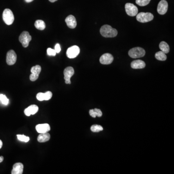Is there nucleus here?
<instances>
[{"instance_id":"obj_1","label":"nucleus","mask_w":174,"mask_h":174,"mask_svg":"<svg viewBox=\"0 0 174 174\" xmlns=\"http://www.w3.org/2000/svg\"><path fill=\"white\" fill-rule=\"evenodd\" d=\"M100 34L103 37H116L118 35V31L116 29L113 28L111 26L105 25L101 28Z\"/></svg>"},{"instance_id":"obj_2","label":"nucleus","mask_w":174,"mask_h":174,"mask_svg":"<svg viewBox=\"0 0 174 174\" xmlns=\"http://www.w3.org/2000/svg\"><path fill=\"white\" fill-rule=\"evenodd\" d=\"M145 50L140 47L132 48L129 50L128 52L130 57L134 59L143 57L145 55Z\"/></svg>"},{"instance_id":"obj_3","label":"nucleus","mask_w":174,"mask_h":174,"mask_svg":"<svg viewBox=\"0 0 174 174\" xmlns=\"http://www.w3.org/2000/svg\"><path fill=\"white\" fill-rule=\"evenodd\" d=\"M2 18L5 24L10 25L14 22V16L13 12L9 9H5L2 14Z\"/></svg>"},{"instance_id":"obj_4","label":"nucleus","mask_w":174,"mask_h":174,"mask_svg":"<svg viewBox=\"0 0 174 174\" xmlns=\"http://www.w3.org/2000/svg\"><path fill=\"white\" fill-rule=\"evenodd\" d=\"M154 18V16L150 13L141 12L136 15V19L141 23H146L150 22Z\"/></svg>"},{"instance_id":"obj_5","label":"nucleus","mask_w":174,"mask_h":174,"mask_svg":"<svg viewBox=\"0 0 174 174\" xmlns=\"http://www.w3.org/2000/svg\"><path fill=\"white\" fill-rule=\"evenodd\" d=\"M32 40V36L29 32L27 31L23 32L19 37V41L22 43L23 47L27 48L28 47L29 43Z\"/></svg>"},{"instance_id":"obj_6","label":"nucleus","mask_w":174,"mask_h":174,"mask_svg":"<svg viewBox=\"0 0 174 174\" xmlns=\"http://www.w3.org/2000/svg\"><path fill=\"white\" fill-rule=\"evenodd\" d=\"M125 11L128 15L134 17L138 14L139 10L136 5L131 3H127L125 5Z\"/></svg>"},{"instance_id":"obj_7","label":"nucleus","mask_w":174,"mask_h":174,"mask_svg":"<svg viewBox=\"0 0 174 174\" xmlns=\"http://www.w3.org/2000/svg\"><path fill=\"white\" fill-rule=\"evenodd\" d=\"M80 53V49L77 45H73L68 48L66 52L67 57L70 59H74Z\"/></svg>"},{"instance_id":"obj_8","label":"nucleus","mask_w":174,"mask_h":174,"mask_svg":"<svg viewBox=\"0 0 174 174\" xmlns=\"http://www.w3.org/2000/svg\"><path fill=\"white\" fill-rule=\"evenodd\" d=\"M75 73L74 68L72 67H67L65 69L63 74H64V79H65V82L67 84H70L71 83L70 79L72 76L74 75Z\"/></svg>"},{"instance_id":"obj_9","label":"nucleus","mask_w":174,"mask_h":174,"mask_svg":"<svg viewBox=\"0 0 174 174\" xmlns=\"http://www.w3.org/2000/svg\"><path fill=\"white\" fill-rule=\"evenodd\" d=\"M17 56L13 50H10L8 52L6 55V62L9 65H12L16 63Z\"/></svg>"},{"instance_id":"obj_10","label":"nucleus","mask_w":174,"mask_h":174,"mask_svg":"<svg viewBox=\"0 0 174 174\" xmlns=\"http://www.w3.org/2000/svg\"><path fill=\"white\" fill-rule=\"evenodd\" d=\"M168 10V3L166 0H162L158 5L157 11L159 14L164 15Z\"/></svg>"},{"instance_id":"obj_11","label":"nucleus","mask_w":174,"mask_h":174,"mask_svg":"<svg viewBox=\"0 0 174 174\" xmlns=\"http://www.w3.org/2000/svg\"><path fill=\"white\" fill-rule=\"evenodd\" d=\"M114 58L111 54L109 53H105L102 55L100 58V62L103 65H109L113 61Z\"/></svg>"},{"instance_id":"obj_12","label":"nucleus","mask_w":174,"mask_h":174,"mask_svg":"<svg viewBox=\"0 0 174 174\" xmlns=\"http://www.w3.org/2000/svg\"><path fill=\"white\" fill-rule=\"evenodd\" d=\"M66 23L67 24V26L71 29H74L76 27L77 23H76V19L75 17L73 15H69L66 18Z\"/></svg>"},{"instance_id":"obj_13","label":"nucleus","mask_w":174,"mask_h":174,"mask_svg":"<svg viewBox=\"0 0 174 174\" xmlns=\"http://www.w3.org/2000/svg\"><path fill=\"white\" fill-rule=\"evenodd\" d=\"M35 129L38 133L41 134L49 132L50 130V127L49 124L47 123L40 124L36 126Z\"/></svg>"},{"instance_id":"obj_14","label":"nucleus","mask_w":174,"mask_h":174,"mask_svg":"<svg viewBox=\"0 0 174 174\" xmlns=\"http://www.w3.org/2000/svg\"><path fill=\"white\" fill-rule=\"evenodd\" d=\"M38 109H39L36 105H31L24 110V113L27 116H30L31 115H35L36 113L38 112Z\"/></svg>"},{"instance_id":"obj_15","label":"nucleus","mask_w":174,"mask_h":174,"mask_svg":"<svg viewBox=\"0 0 174 174\" xmlns=\"http://www.w3.org/2000/svg\"><path fill=\"white\" fill-rule=\"evenodd\" d=\"M23 165L20 162H17L14 164L13 169L11 171L12 174H22L23 171Z\"/></svg>"},{"instance_id":"obj_16","label":"nucleus","mask_w":174,"mask_h":174,"mask_svg":"<svg viewBox=\"0 0 174 174\" xmlns=\"http://www.w3.org/2000/svg\"><path fill=\"white\" fill-rule=\"evenodd\" d=\"M131 67L135 69H143L146 66L145 62L142 60H137L132 62L131 63Z\"/></svg>"},{"instance_id":"obj_17","label":"nucleus","mask_w":174,"mask_h":174,"mask_svg":"<svg viewBox=\"0 0 174 174\" xmlns=\"http://www.w3.org/2000/svg\"><path fill=\"white\" fill-rule=\"evenodd\" d=\"M50 139V134H49L48 132H45V133H41L38 136L37 140L40 143H44L48 141Z\"/></svg>"},{"instance_id":"obj_18","label":"nucleus","mask_w":174,"mask_h":174,"mask_svg":"<svg viewBox=\"0 0 174 174\" xmlns=\"http://www.w3.org/2000/svg\"><path fill=\"white\" fill-rule=\"evenodd\" d=\"M159 48L162 52H163L165 53H168L169 52V46L168 44L165 41H162L160 43L159 45Z\"/></svg>"},{"instance_id":"obj_19","label":"nucleus","mask_w":174,"mask_h":174,"mask_svg":"<svg viewBox=\"0 0 174 174\" xmlns=\"http://www.w3.org/2000/svg\"><path fill=\"white\" fill-rule=\"evenodd\" d=\"M35 26L36 29L41 30V31L44 30L45 28V23L42 20H36V22H35Z\"/></svg>"},{"instance_id":"obj_20","label":"nucleus","mask_w":174,"mask_h":174,"mask_svg":"<svg viewBox=\"0 0 174 174\" xmlns=\"http://www.w3.org/2000/svg\"><path fill=\"white\" fill-rule=\"evenodd\" d=\"M155 58L159 61H166L167 59V56L166 55V53L163 52H158L155 54Z\"/></svg>"},{"instance_id":"obj_21","label":"nucleus","mask_w":174,"mask_h":174,"mask_svg":"<svg viewBox=\"0 0 174 174\" xmlns=\"http://www.w3.org/2000/svg\"><path fill=\"white\" fill-rule=\"evenodd\" d=\"M41 71V67L39 65H36L35 66H33L31 70V72L32 74L38 75H39Z\"/></svg>"},{"instance_id":"obj_22","label":"nucleus","mask_w":174,"mask_h":174,"mask_svg":"<svg viewBox=\"0 0 174 174\" xmlns=\"http://www.w3.org/2000/svg\"><path fill=\"white\" fill-rule=\"evenodd\" d=\"M91 130L92 132H99L103 131V128L101 125H93L91 126Z\"/></svg>"},{"instance_id":"obj_23","label":"nucleus","mask_w":174,"mask_h":174,"mask_svg":"<svg viewBox=\"0 0 174 174\" xmlns=\"http://www.w3.org/2000/svg\"><path fill=\"white\" fill-rule=\"evenodd\" d=\"M0 101L5 105H7L9 103L8 99L4 94H0Z\"/></svg>"},{"instance_id":"obj_24","label":"nucleus","mask_w":174,"mask_h":174,"mask_svg":"<svg viewBox=\"0 0 174 174\" xmlns=\"http://www.w3.org/2000/svg\"><path fill=\"white\" fill-rule=\"evenodd\" d=\"M150 0H136V4L139 6H144L149 4Z\"/></svg>"},{"instance_id":"obj_25","label":"nucleus","mask_w":174,"mask_h":174,"mask_svg":"<svg viewBox=\"0 0 174 174\" xmlns=\"http://www.w3.org/2000/svg\"><path fill=\"white\" fill-rule=\"evenodd\" d=\"M17 138L20 141L24 142H28L30 140V138L28 136H25L24 135H18Z\"/></svg>"},{"instance_id":"obj_26","label":"nucleus","mask_w":174,"mask_h":174,"mask_svg":"<svg viewBox=\"0 0 174 174\" xmlns=\"http://www.w3.org/2000/svg\"><path fill=\"white\" fill-rule=\"evenodd\" d=\"M52 93L50 91H48L44 93V100H49L52 98Z\"/></svg>"},{"instance_id":"obj_27","label":"nucleus","mask_w":174,"mask_h":174,"mask_svg":"<svg viewBox=\"0 0 174 174\" xmlns=\"http://www.w3.org/2000/svg\"><path fill=\"white\" fill-rule=\"evenodd\" d=\"M47 53L49 56H55L56 55L55 50L51 48H49L47 49Z\"/></svg>"},{"instance_id":"obj_28","label":"nucleus","mask_w":174,"mask_h":174,"mask_svg":"<svg viewBox=\"0 0 174 174\" xmlns=\"http://www.w3.org/2000/svg\"><path fill=\"white\" fill-rule=\"evenodd\" d=\"M36 98L37 100L40 101H43L44 100V93L42 92H39L37 94Z\"/></svg>"},{"instance_id":"obj_29","label":"nucleus","mask_w":174,"mask_h":174,"mask_svg":"<svg viewBox=\"0 0 174 174\" xmlns=\"http://www.w3.org/2000/svg\"><path fill=\"white\" fill-rule=\"evenodd\" d=\"M38 77H39V75L32 73L31 75L30 76V80H31L32 81H36L38 79Z\"/></svg>"},{"instance_id":"obj_30","label":"nucleus","mask_w":174,"mask_h":174,"mask_svg":"<svg viewBox=\"0 0 174 174\" xmlns=\"http://www.w3.org/2000/svg\"><path fill=\"white\" fill-rule=\"evenodd\" d=\"M94 111L95 112L97 117H101L102 116V112L100 109H94Z\"/></svg>"},{"instance_id":"obj_31","label":"nucleus","mask_w":174,"mask_h":174,"mask_svg":"<svg viewBox=\"0 0 174 174\" xmlns=\"http://www.w3.org/2000/svg\"><path fill=\"white\" fill-rule=\"evenodd\" d=\"M54 50H55L56 53H59L60 52L61 50V46H60L59 44H57L55 45V49H54Z\"/></svg>"},{"instance_id":"obj_32","label":"nucleus","mask_w":174,"mask_h":174,"mask_svg":"<svg viewBox=\"0 0 174 174\" xmlns=\"http://www.w3.org/2000/svg\"><path fill=\"white\" fill-rule=\"evenodd\" d=\"M89 115L90 116H92L93 118H96L97 117L96 115L95 112L94 111V109H91L89 111Z\"/></svg>"},{"instance_id":"obj_33","label":"nucleus","mask_w":174,"mask_h":174,"mask_svg":"<svg viewBox=\"0 0 174 174\" xmlns=\"http://www.w3.org/2000/svg\"><path fill=\"white\" fill-rule=\"evenodd\" d=\"M4 157L0 156V163L2 162V161H4Z\"/></svg>"},{"instance_id":"obj_34","label":"nucleus","mask_w":174,"mask_h":174,"mask_svg":"<svg viewBox=\"0 0 174 174\" xmlns=\"http://www.w3.org/2000/svg\"><path fill=\"white\" fill-rule=\"evenodd\" d=\"M2 142L1 140H0V149L2 148Z\"/></svg>"},{"instance_id":"obj_35","label":"nucleus","mask_w":174,"mask_h":174,"mask_svg":"<svg viewBox=\"0 0 174 174\" xmlns=\"http://www.w3.org/2000/svg\"><path fill=\"white\" fill-rule=\"evenodd\" d=\"M34 0H25V1L26 2H31L33 1Z\"/></svg>"},{"instance_id":"obj_36","label":"nucleus","mask_w":174,"mask_h":174,"mask_svg":"<svg viewBox=\"0 0 174 174\" xmlns=\"http://www.w3.org/2000/svg\"><path fill=\"white\" fill-rule=\"evenodd\" d=\"M57 1V0H49V1L52 2H55Z\"/></svg>"}]
</instances>
